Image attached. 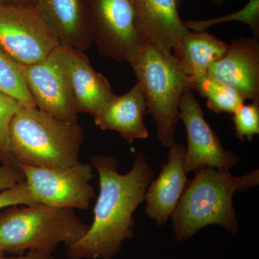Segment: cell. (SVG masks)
Segmentation results:
<instances>
[{"label": "cell", "mask_w": 259, "mask_h": 259, "mask_svg": "<svg viewBox=\"0 0 259 259\" xmlns=\"http://www.w3.org/2000/svg\"><path fill=\"white\" fill-rule=\"evenodd\" d=\"M5 252L3 251V250L2 249L1 247H0V256H3V255H4Z\"/></svg>", "instance_id": "28"}, {"label": "cell", "mask_w": 259, "mask_h": 259, "mask_svg": "<svg viewBox=\"0 0 259 259\" xmlns=\"http://www.w3.org/2000/svg\"><path fill=\"white\" fill-rule=\"evenodd\" d=\"M35 8L61 44L81 51L91 47L89 0H36Z\"/></svg>", "instance_id": "14"}, {"label": "cell", "mask_w": 259, "mask_h": 259, "mask_svg": "<svg viewBox=\"0 0 259 259\" xmlns=\"http://www.w3.org/2000/svg\"><path fill=\"white\" fill-rule=\"evenodd\" d=\"M39 204L26 181L0 191V209L15 205H32Z\"/></svg>", "instance_id": "23"}, {"label": "cell", "mask_w": 259, "mask_h": 259, "mask_svg": "<svg viewBox=\"0 0 259 259\" xmlns=\"http://www.w3.org/2000/svg\"><path fill=\"white\" fill-rule=\"evenodd\" d=\"M207 74L236 90L245 100L259 102L258 37L232 40L226 55L213 63Z\"/></svg>", "instance_id": "12"}, {"label": "cell", "mask_w": 259, "mask_h": 259, "mask_svg": "<svg viewBox=\"0 0 259 259\" xmlns=\"http://www.w3.org/2000/svg\"><path fill=\"white\" fill-rule=\"evenodd\" d=\"M25 78L37 108L61 120L77 122L79 112L70 92L58 47L44 60L25 65Z\"/></svg>", "instance_id": "10"}, {"label": "cell", "mask_w": 259, "mask_h": 259, "mask_svg": "<svg viewBox=\"0 0 259 259\" xmlns=\"http://www.w3.org/2000/svg\"><path fill=\"white\" fill-rule=\"evenodd\" d=\"M21 106L13 99L0 93V165L20 168L12 151L9 126L13 115Z\"/></svg>", "instance_id": "21"}, {"label": "cell", "mask_w": 259, "mask_h": 259, "mask_svg": "<svg viewBox=\"0 0 259 259\" xmlns=\"http://www.w3.org/2000/svg\"><path fill=\"white\" fill-rule=\"evenodd\" d=\"M258 185V169L240 177L212 167L196 173L193 180L188 181L171 217L177 241L189 239L210 225H219L236 234L239 226L233 195Z\"/></svg>", "instance_id": "2"}, {"label": "cell", "mask_w": 259, "mask_h": 259, "mask_svg": "<svg viewBox=\"0 0 259 259\" xmlns=\"http://www.w3.org/2000/svg\"><path fill=\"white\" fill-rule=\"evenodd\" d=\"M10 145L20 165L64 169L79 162L82 126L65 121L37 107L21 106L10 121Z\"/></svg>", "instance_id": "3"}, {"label": "cell", "mask_w": 259, "mask_h": 259, "mask_svg": "<svg viewBox=\"0 0 259 259\" xmlns=\"http://www.w3.org/2000/svg\"><path fill=\"white\" fill-rule=\"evenodd\" d=\"M146 104L142 89L136 83L125 95L115 96L95 116V124L103 131H114L132 144L136 140L148 139L144 124Z\"/></svg>", "instance_id": "16"}, {"label": "cell", "mask_w": 259, "mask_h": 259, "mask_svg": "<svg viewBox=\"0 0 259 259\" xmlns=\"http://www.w3.org/2000/svg\"><path fill=\"white\" fill-rule=\"evenodd\" d=\"M58 51L78 112L96 116L115 96L108 79L83 51L61 44Z\"/></svg>", "instance_id": "11"}, {"label": "cell", "mask_w": 259, "mask_h": 259, "mask_svg": "<svg viewBox=\"0 0 259 259\" xmlns=\"http://www.w3.org/2000/svg\"><path fill=\"white\" fill-rule=\"evenodd\" d=\"M0 259H54V258L52 255L45 254V253L34 251V250H29L26 254L18 255L13 258H4L3 256H0Z\"/></svg>", "instance_id": "25"}, {"label": "cell", "mask_w": 259, "mask_h": 259, "mask_svg": "<svg viewBox=\"0 0 259 259\" xmlns=\"http://www.w3.org/2000/svg\"><path fill=\"white\" fill-rule=\"evenodd\" d=\"M89 227L74 209L42 204L12 206L0 212V247L17 255L29 250L52 255L61 243L67 248L79 241Z\"/></svg>", "instance_id": "4"}, {"label": "cell", "mask_w": 259, "mask_h": 259, "mask_svg": "<svg viewBox=\"0 0 259 259\" xmlns=\"http://www.w3.org/2000/svg\"><path fill=\"white\" fill-rule=\"evenodd\" d=\"M131 65L144 93L146 114L156 122L157 139L162 146L169 147L175 141L181 98L186 89L191 88L189 76L172 54L149 42Z\"/></svg>", "instance_id": "5"}, {"label": "cell", "mask_w": 259, "mask_h": 259, "mask_svg": "<svg viewBox=\"0 0 259 259\" xmlns=\"http://www.w3.org/2000/svg\"><path fill=\"white\" fill-rule=\"evenodd\" d=\"M231 21L246 24L253 33V36L259 38V0H248L247 4L241 10L219 18L199 21H186L184 23L189 30L199 32L204 31L212 25Z\"/></svg>", "instance_id": "20"}, {"label": "cell", "mask_w": 259, "mask_h": 259, "mask_svg": "<svg viewBox=\"0 0 259 259\" xmlns=\"http://www.w3.org/2000/svg\"><path fill=\"white\" fill-rule=\"evenodd\" d=\"M93 42L99 52L132 64L147 44L132 0H89Z\"/></svg>", "instance_id": "6"}, {"label": "cell", "mask_w": 259, "mask_h": 259, "mask_svg": "<svg viewBox=\"0 0 259 259\" xmlns=\"http://www.w3.org/2000/svg\"><path fill=\"white\" fill-rule=\"evenodd\" d=\"M61 44L35 8L0 3V47L15 61L36 64Z\"/></svg>", "instance_id": "7"}, {"label": "cell", "mask_w": 259, "mask_h": 259, "mask_svg": "<svg viewBox=\"0 0 259 259\" xmlns=\"http://www.w3.org/2000/svg\"><path fill=\"white\" fill-rule=\"evenodd\" d=\"M25 180L20 168L0 165V191L10 188Z\"/></svg>", "instance_id": "24"}, {"label": "cell", "mask_w": 259, "mask_h": 259, "mask_svg": "<svg viewBox=\"0 0 259 259\" xmlns=\"http://www.w3.org/2000/svg\"><path fill=\"white\" fill-rule=\"evenodd\" d=\"M1 4L16 5V6L35 8L36 0H0Z\"/></svg>", "instance_id": "26"}, {"label": "cell", "mask_w": 259, "mask_h": 259, "mask_svg": "<svg viewBox=\"0 0 259 259\" xmlns=\"http://www.w3.org/2000/svg\"><path fill=\"white\" fill-rule=\"evenodd\" d=\"M168 148L166 161L158 178L148 185L144 199L145 213L159 226L171 217L189 181L184 165L185 146L175 141Z\"/></svg>", "instance_id": "13"}, {"label": "cell", "mask_w": 259, "mask_h": 259, "mask_svg": "<svg viewBox=\"0 0 259 259\" xmlns=\"http://www.w3.org/2000/svg\"><path fill=\"white\" fill-rule=\"evenodd\" d=\"M229 45L208 32H190L177 40L172 55L187 76L207 74L209 66L226 55Z\"/></svg>", "instance_id": "17"}, {"label": "cell", "mask_w": 259, "mask_h": 259, "mask_svg": "<svg viewBox=\"0 0 259 259\" xmlns=\"http://www.w3.org/2000/svg\"><path fill=\"white\" fill-rule=\"evenodd\" d=\"M91 161L100 183L93 222L79 241L67 247V255L70 259H113L124 241L134 238V213L144 202L154 172L142 152L136 155L134 166L125 175L119 171L115 156L95 155Z\"/></svg>", "instance_id": "1"}, {"label": "cell", "mask_w": 259, "mask_h": 259, "mask_svg": "<svg viewBox=\"0 0 259 259\" xmlns=\"http://www.w3.org/2000/svg\"><path fill=\"white\" fill-rule=\"evenodd\" d=\"M146 40L171 54L177 40L190 30L181 18V0H132Z\"/></svg>", "instance_id": "15"}, {"label": "cell", "mask_w": 259, "mask_h": 259, "mask_svg": "<svg viewBox=\"0 0 259 259\" xmlns=\"http://www.w3.org/2000/svg\"><path fill=\"white\" fill-rule=\"evenodd\" d=\"M0 93L23 107H35L25 78V65L20 64L0 47Z\"/></svg>", "instance_id": "19"}, {"label": "cell", "mask_w": 259, "mask_h": 259, "mask_svg": "<svg viewBox=\"0 0 259 259\" xmlns=\"http://www.w3.org/2000/svg\"><path fill=\"white\" fill-rule=\"evenodd\" d=\"M210 1L212 2L214 5H223L224 3H226L227 0H210Z\"/></svg>", "instance_id": "27"}, {"label": "cell", "mask_w": 259, "mask_h": 259, "mask_svg": "<svg viewBox=\"0 0 259 259\" xmlns=\"http://www.w3.org/2000/svg\"><path fill=\"white\" fill-rule=\"evenodd\" d=\"M189 80L192 90L206 98L207 107L216 113L233 114L245 104V99L238 92L209 74L189 76Z\"/></svg>", "instance_id": "18"}, {"label": "cell", "mask_w": 259, "mask_h": 259, "mask_svg": "<svg viewBox=\"0 0 259 259\" xmlns=\"http://www.w3.org/2000/svg\"><path fill=\"white\" fill-rule=\"evenodd\" d=\"M180 120L185 125L187 136L185 171L194 174L207 167L230 171L239 162V157L223 148L219 138L204 118L203 110L190 88L186 89L180 103Z\"/></svg>", "instance_id": "9"}, {"label": "cell", "mask_w": 259, "mask_h": 259, "mask_svg": "<svg viewBox=\"0 0 259 259\" xmlns=\"http://www.w3.org/2000/svg\"><path fill=\"white\" fill-rule=\"evenodd\" d=\"M233 120L237 139L251 141L259 134V102L242 105L233 113Z\"/></svg>", "instance_id": "22"}, {"label": "cell", "mask_w": 259, "mask_h": 259, "mask_svg": "<svg viewBox=\"0 0 259 259\" xmlns=\"http://www.w3.org/2000/svg\"><path fill=\"white\" fill-rule=\"evenodd\" d=\"M25 180L39 204L56 207L87 209L95 197L90 181L93 166L77 162L64 169L20 165Z\"/></svg>", "instance_id": "8"}]
</instances>
